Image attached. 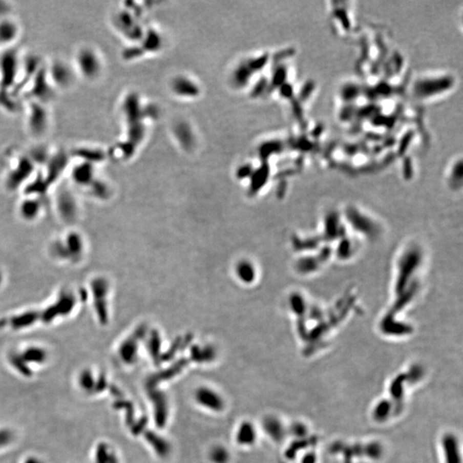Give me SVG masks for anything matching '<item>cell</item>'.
I'll return each mask as SVG.
<instances>
[{
  "label": "cell",
  "mask_w": 463,
  "mask_h": 463,
  "mask_svg": "<svg viewBox=\"0 0 463 463\" xmlns=\"http://www.w3.org/2000/svg\"><path fill=\"white\" fill-rule=\"evenodd\" d=\"M73 67L76 73L85 79H94L100 71L97 53L86 46L80 48L76 52Z\"/></svg>",
  "instance_id": "2"
},
{
  "label": "cell",
  "mask_w": 463,
  "mask_h": 463,
  "mask_svg": "<svg viewBox=\"0 0 463 463\" xmlns=\"http://www.w3.org/2000/svg\"><path fill=\"white\" fill-rule=\"evenodd\" d=\"M251 426L252 425L244 424L240 427V429L238 431L236 438L239 440V442L240 444H242V445H249V444H250L251 445L255 441V431H254Z\"/></svg>",
  "instance_id": "8"
},
{
  "label": "cell",
  "mask_w": 463,
  "mask_h": 463,
  "mask_svg": "<svg viewBox=\"0 0 463 463\" xmlns=\"http://www.w3.org/2000/svg\"><path fill=\"white\" fill-rule=\"evenodd\" d=\"M211 456L216 463H225L227 460V453L221 448H216L212 451Z\"/></svg>",
  "instance_id": "9"
},
{
  "label": "cell",
  "mask_w": 463,
  "mask_h": 463,
  "mask_svg": "<svg viewBox=\"0 0 463 463\" xmlns=\"http://www.w3.org/2000/svg\"><path fill=\"white\" fill-rule=\"evenodd\" d=\"M38 197L29 195L28 198H24L19 204V215L24 221H35L40 216L43 211V203L41 199Z\"/></svg>",
  "instance_id": "5"
},
{
  "label": "cell",
  "mask_w": 463,
  "mask_h": 463,
  "mask_svg": "<svg viewBox=\"0 0 463 463\" xmlns=\"http://www.w3.org/2000/svg\"><path fill=\"white\" fill-rule=\"evenodd\" d=\"M76 72L73 66H69L63 61H55L51 66L48 72L51 85L59 89H66L72 85L74 73Z\"/></svg>",
  "instance_id": "4"
},
{
  "label": "cell",
  "mask_w": 463,
  "mask_h": 463,
  "mask_svg": "<svg viewBox=\"0 0 463 463\" xmlns=\"http://www.w3.org/2000/svg\"><path fill=\"white\" fill-rule=\"evenodd\" d=\"M20 34V27L17 22L10 17L0 19V45H11L17 40Z\"/></svg>",
  "instance_id": "6"
},
{
  "label": "cell",
  "mask_w": 463,
  "mask_h": 463,
  "mask_svg": "<svg viewBox=\"0 0 463 463\" xmlns=\"http://www.w3.org/2000/svg\"><path fill=\"white\" fill-rule=\"evenodd\" d=\"M50 253L59 262L79 263L86 253V241L78 232H67L62 237L53 240Z\"/></svg>",
  "instance_id": "1"
},
{
  "label": "cell",
  "mask_w": 463,
  "mask_h": 463,
  "mask_svg": "<svg viewBox=\"0 0 463 463\" xmlns=\"http://www.w3.org/2000/svg\"><path fill=\"white\" fill-rule=\"evenodd\" d=\"M2 279H3V275H2V272L0 271V284L2 283Z\"/></svg>",
  "instance_id": "10"
},
{
  "label": "cell",
  "mask_w": 463,
  "mask_h": 463,
  "mask_svg": "<svg viewBox=\"0 0 463 463\" xmlns=\"http://www.w3.org/2000/svg\"><path fill=\"white\" fill-rule=\"evenodd\" d=\"M108 284L106 283L105 280L97 277L90 282L89 292H86V294L92 298L93 307L95 309V315L98 321L101 324H106L108 319V306L106 299V295H108Z\"/></svg>",
  "instance_id": "3"
},
{
  "label": "cell",
  "mask_w": 463,
  "mask_h": 463,
  "mask_svg": "<svg viewBox=\"0 0 463 463\" xmlns=\"http://www.w3.org/2000/svg\"><path fill=\"white\" fill-rule=\"evenodd\" d=\"M196 398L198 403L205 408L214 410H220L222 408V400L214 390L202 388L198 390Z\"/></svg>",
  "instance_id": "7"
}]
</instances>
